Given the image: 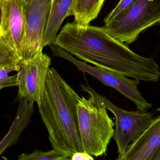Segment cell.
Listing matches in <instances>:
<instances>
[{
  "label": "cell",
  "mask_w": 160,
  "mask_h": 160,
  "mask_svg": "<svg viewBox=\"0 0 160 160\" xmlns=\"http://www.w3.org/2000/svg\"><path fill=\"white\" fill-rule=\"evenodd\" d=\"M54 44L80 60L144 82L158 81L160 70L154 58L143 57L110 35L103 27L68 23Z\"/></svg>",
  "instance_id": "obj_1"
},
{
  "label": "cell",
  "mask_w": 160,
  "mask_h": 160,
  "mask_svg": "<svg viewBox=\"0 0 160 160\" xmlns=\"http://www.w3.org/2000/svg\"><path fill=\"white\" fill-rule=\"evenodd\" d=\"M81 97L50 67L38 110L53 149L67 157L83 152L79 128L78 103Z\"/></svg>",
  "instance_id": "obj_2"
},
{
  "label": "cell",
  "mask_w": 160,
  "mask_h": 160,
  "mask_svg": "<svg viewBox=\"0 0 160 160\" xmlns=\"http://www.w3.org/2000/svg\"><path fill=\"white\" fill-rule=\"evenodd\" d=\"M82 90L89 95L82 97L77 107L79 128L83 152L98 157L106 154L113 135L115 123L110 117L100 95L89 85Z\"/></svg>",
  "instance_id": "obj_3"
},
{
  "label": "cell",
  "mask_w": 160,
  "mask_h": 160,
  "mask_svg": "<svg viewBox=\"0 0 160 160\" xmlns=\"http://www.w3.org/2000/svg\"><path fill=\"white\" fill-rule=\"evenodd\" d=\"M159 23L160 0H136L113 20L104 24L103 28L116 39L130 44L143 31Z\"/></svg>",
  "instance_id": "obj_4"
},
{
  "label": "cell",
  "mask_w": 160,
  "mask_h": 160,
  "mask_svg": "<svg viewBox=\"0 0 160 160\" xmlns=\"http://www.w3.org/2000/svg\"><path fill=\"white\" fill-rule=\"evenodd\" d=\"M53 56L61 57L74 64L80 71L88 73L105 85L112 87L125 97L132 101L138 111H145L152 108L153 104L147 101L138 88L140 81L131 80L127 76L108 69L100 66H91L73 57L65 50L53 44L50 46Z\"/></svg>",
  "instance_id": "obj_5"
},
{
  "label": "cell",
  "mask_w": 160,
  "mask_h": 160,
  "mask_svg": "<svg viewBox=\"0 0 160 160\" xmlns=\"http://www.w3.org/2000/svg\"><path fill=\"white\" fill-rule=\"evenodd\" d=\"M51 59L43 52L30 59L21 60L17 71L18 99L29 103L41 102Z\"/></svg>",
  "instance_id": "obj_6"
},
{
  "label": "cell",
  "mask_w": 160,
  "mask_h": 160,
  "mask_svg": "<svg viewBox=\"0 0 160 160\" xmlns=\"http://www.w3.org/2000/svg\"><path fill=\"white\" fill-rule=\"evenodd\" d=\"M107 110L111 111L115 116V129L112 138L118 147L120 160L129 145L148 127L153 120L151 112L129 111H125L112 103L104 96L100 95Z\"/></svg>",
  "instance_id": "obj_7"
},
{
  "label": "cell",
  "mask_w": 160,
  "mask_h": 160,
  "mask_svg": "<svg viewBox=\"0 0 160 160\" xmlns=\"http://www.w3.org/2000/svg\"><path fill=\"white\" fill-rule=\"evenodd\" d=\"M52 0H24L26 35L21 60H27L43 51L45 29Z\"/></svg>",
  "instance_id": "obj_8"
},
{
  "label": "cell",
  "mask_w": 160,
  "mask_h": 160,
  "mask_svg": "<svg viewBox=\"0 0 160 160\" xmlns=\"http://www.w3.org/2000/svg\"><path fill=\"white\" fill-rule=\"evenodd\" d=\"M24 0H0V36L21 60L26 35Z\"/></svg>",
  "instance_id": "obj_9"
},
{
  "label": "cell",
  "mask_w": 160,
  "mask_h": 160,
  "mask_svg": "<svg viewBox=\"0 0 160 160\" xmlns=\"http://www.w3.org/2000/svg\"><path fill=\"white\" fill-rule=\"evenodd\" d=\"M160 147V116L128 147L120 160H152Z\"/></svg>",
  "instance_id": "obj_10"
},
{
  "label": "cell",
  "mask_w": 160,
  "mask_h": 160,
  "mask_svg": "<svg viewBox=\"0 0 160 160\" xmlns=\"http://www.w3.org/2000/svg\"><path fill=\"white\" fill-rule=\"evenodd\" d=\"M73 0H52L50 12L43 37V46L54 44L55 37L65 19L71 16Z\"/></svg>",
  "instance_id": "obj_11"
},
{
  "label": "cell",
  "mask_w": 160,
  "mask_h": 160,
  "mask_svg": "<svg viewBox=\"0 0 160 160\" xmlns=\"http://www.w3.org/2000/svg\"><path fill=\"white\" fill-rule=\"evenodd\" d=\"M104 0H73L71 16L79 26H87L98 16Z\"/></svg>",
  "instance_id": "obj_12"
},
{
  "label": "cell",
  "mask_w": 160,
  "mask_h": 160,
  "mask_svg": "<svg viewBox=\"0 0 160 160\" xmlns=\"http://www.w3.org/2000/svg\"><path fill=\"white\" fill-rule=\"evenodd\" d=\"M19 64H0V89L18 85L17 74L9 76V73L17 72L19 68Z\"/></svg>",
  "instance_id": "obj_13"
},
{
  "label": "cell",
  "mask_w": 160,
  "mask_h": 160,
  "mask_svg": "<svg viewBox=\"0 0 160 160\" xmlns=\"http://www.w3.org/2000/svg\"><path fill=\"white\" fill-rule=\"evenodd\" d=\"M18 159L19 160H70L69 158L65 157L53 149L48 152H43L36 149L31 154L22 153L18 156Z\"/></svg>",
  "instance_id": "obj_14"
},
{
  "label": "cell",
  "mask_w": 160,
  "mask_h": 160,
  "mask_svg": "<svg viewBox=\"0 0 160 160\" xmlns=\"http://www.w3.org/2000/svg\"><path fill=\"white\" fill-rule=\"evenodd\" d=\"M20 61L4 39L0 36V64H19Z\"/></svg>",
  "instance_id": "obj_15"
},
{
  "label": "cell",
  "mask_w": 160,
  "mask_h": 160,
  "mask_svg": "<svg viewBox=\"0 0 160 160\" xmlns=\"http://www.w3.org/2000/svg\"><path fill=\"white\" fill-rule=\"evenodd\" d=\"M136 0H120L117 5L104 19V24L109 23L130 7Z\"/></svg>",
  "instance_id": "obj_16"
},
{
  "label": "cell",
  "mask_w": 160,
  "mask_h": 160,
  "mask_svg": "<svg viewBox=\"0 0 160 160\" xmlns=\"http://www.w3.org/2000/svg\"><path fill=\"white\" fill-rule=\"evenodd\" d=\"M72 160H93V157L85 152H77L72 155L71 157Z\"/></svg>",
  "instance_id": "obj_17"
},
{
  "label": "cell",
  "mask_w": 160,
  "mask_h": 160,
  "mask_svg": "<svg viewBox=\"0 0 160 160\" xmlns=\"http://www.w3.org/2000/svg\"><path fill=\"white\" fill-rule=\"evenodd\" d=\"M152 160H160V147L156 152Z\"/></svg>",
  "instance_id": "obj_18"
},
{
  "label": "cell",
  "mask_w": 160,
  "mask_h": 160,
  "mask_svg": "<svg viewBox=\"0 0 160 160\" xmlns=\"http://www.w3.org/2000/svg\"><path fill=\"white\" fill-rule=\"evenodd\" d=\"M1 7H0V22H1Z\"/></svg>",
  "instance_id": "obj_19"
}]
</instances>
